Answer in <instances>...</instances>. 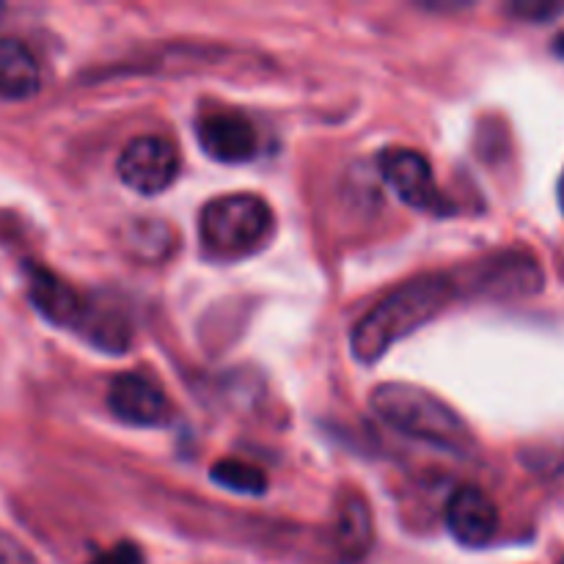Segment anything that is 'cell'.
I'll list each match as a JSON object with an SVG mask.
<instances>
[{"instance_id":"obj_1","label":"cell","mask_w":564,"mask_h":564,"mask_svg":"<svg viewBox=\"0 0 564 564\" xmlns=\"http://www.w3.org/2000/svg\"><path fill=\"white\" fill-rule=\"evenodd\" d=\"M457 281L446 273H422L386 295L350 334L356 361L378 364L397 341L433 323L457 297Z\"/></svg>"},{"instance_id":"obj_2","label":"cell","mask_w":564,"mask_h":564,"mask_svg":"<svg viewBox=\"0 0 564 564\" xmlns=\"http://www.w3.org/2000/svg\"><path fill=\"white\" fill-rule=\"evenodd\" d=\"M369 408L378 413L380 422L405 438L422 441V444L460 457L477 452V438L466 419L449 402L422 386L380 383L369 394Z\"/></svg>"},{"instance_id":"obj_3","label":"cell","mask_w":564,"mask_h":564,"mask_svg":"<svg viewBox=\"0 0 564 564\" xmlns=\"http://www.w3.org/2000/svg\"><path fill=\"white\" fill-rule=\"evenodd\" d=\"M275 229L270 204L257 193H229L213 198L198 215V237L213 259H242L257 253Z\"/></svg>"},{"instance_id":"obj_4","label":"cell","mask_w":564,"mask_h":564,"mask_svg":"<svg viewBox=\"0 0 564 564\" xmlns=\"http://www.w3.org/2000/svg\"><path fill=\"white\" fill-rule=\"evenodd\" d=\"M380 174L386 185L397 193L402 204L430 215L455 213L449 198L435 185V174L430 160L416 149L394 147L380 154Z\"/></svg>"},{"instance_id":"obj_5","label":"cell","mask_w":564,"mask_h":564,"mask_svg":"<svg viewBox=\"0 0 564 564\" xmlns=\"http://www.w3.org/2000/svg\"><path fill=\"white\" fill-rule=\"evenodd\" d=\"M121 185L130 191L141 193V196H158L165 193L176 182L180 174V152L174 143L163 135H138L121 149L119 163Z\"/></svg>"},{"instance_id":"obj_6","label":"cell","mask_w":564,"mask_h":564,"mask_svg":"<svg viewBox=\"0 0 564 564\" xmlns=\"http://www.w3.org/2000/svg\"><path fill=\"white\" fill-rule=\"evenodd\" d=\"M108 408L132 427H163L171 419V402L158 380L138 372H121L110 380Z\"/></svg>"},{"instance_id":"obj_7","label":"cell","mask_w":564,"mask_h":564,"mask_svg":"<svg viewBox=\"0 0 564 564\" xmlns=\"http://www.w3.org/2000/svg\"><path fill=\"white\" fill-rule=\"evenodd\" d=\"M198 147L218 163H248L259 154V132L246 113L237 110H213L196 124Z\"/></svg>"},{"instance_id":"obj_8","label":"cell","mask_w":564,"mask_h":564,"mask_svg":"<svg viewBox=\"0 0 564 564\" xmlns=\"http://www.w3.org/2000/svg\"><path fill=\"white\" fill-rule=\"evenodd\" d=\"M25 275L28 297L36 306V312L47 323L80 334L83 323L88 317V308H91V297H83L69 281H64L58 273L44 268V264H25Z\"/></svg>"},{"instance_id":"obj_9","label":"cell","mask_w":564,"mask_h":564,"mask_svg":"<svg viewBox=\"0 0 564 564\" xmlns=\"http://www.w3.org/2000/svg\"><path fill=\"white\" fill-rule=\"evenodd\" d=\"M543 270L538 259L523 251H507L477 268L471 290L485 297H529L543 290Z\"/></svg>"},{"instance_id":"obj_10","label":"cell","mask_w":564,"mask_h":564,"mask_svg":"<svg viewBox=\"0 0 564 564\" xmlns=\"http://www.w3.org/2000/svg\"><path fill=\"white\" fill-rule=\"evenodd\" d=\"M446 527L460 545L482 549L499 532V507L482 488L466 485L446 505Z\"/></svg>"},{"instance_id":"obj_11","label":"cell","mask_w":564,"mask_h":564,"mask_svg":"<svg viewBox=\"0 0 564 564\" xmlns=\"http://www.w3.org/2000/svg\"><path fill=\"white\" fill-rule=\"evenodd\" d=\"M42 86L36 58L20 39L0 36V97L31 99Z\"/></svg>"},{"instance_id":"obj_12","label":"cell","mask_w":564,"mask_h":564,"mask_svg":"<svg viewBox=\"0 0 564 564\" xmlns=\"http://www.w3.org/2000/svg\"><path fill=\"white\" fill-rule=\"evenodd\" d=\"M336 545H339L345 560H358L367 554L372 545V516L364 499L352 496L345 507L339 510V521H336Z\"/></svg>"},{"instance_id":"obj_13","label":"cell","mask_w":564,"mask_h":564,"mask_svg":"<svg viewBox=\"0 0 564 564\" xmlns=\"http://www.w3.org/2000/svg\"><path fill=\"white\" fill-rule=\"evenodd\" d=\"M209 477H213L215 485H220L224 490H231V494L262 496L268 490V477H264L262 468L251 466V463L220 460L215 463Z\"/></svg>"},{"instance_id":"obj_14","label":"cell","mask_w":564,"mask_h":564,"mask_svg":"<svg viewBox=\"0 0 564 564\" xmlns=\"http://www.w3.org/2000/svg\"><path fill=\"white\" fill-rule=\"evenodd\" d=\"M0 564H39L17 538L0 529Z\"/></svg>"},{"instance_id":"obj_15","label":"cell","mask_w":564,"mask_h":564,"mask_svg":"<svg viewBox=\"0 0 564 564\" xmlns=\"http://www.w3.org/2000/svg\"><path fill=\"white\" fill-rule=\"evenodd\" d=\"M91 564H143V554L138 551V545L119 543L110 551H105V554H99Z\"/></svg>"},{"instance_id":"obj_16","label":"cell","mask_w":564,"mask_h":564,"mask_svg":"<svg viewBox=\"0 0 564 564\" xmlns=\"http://www.w3.org/2000/svg\"><path fill=\"white\" fill-rule=\"evenodd\" d=\"M512 14L527 17V20H551V17L562 14L564 6H554V3H518L512 6Z\"/></svg>"},{"instance_id":"obj_17","label":"cell","mask_w":564,"mask_h":564,"mask_svg":"<svg viewBox=\"0 0 564 564\" xmlns=\"http://www.w3.org/2000/svg\"><path fill=\"white\" fill-rule=\"evenodd\" d=\"M556 53H560L562 55V58H564V33H562V36L560 39H556Z\"/></svg>"},{"instance_id":"obj_18","label":"cell","mask_w":564,"mask_h":564,"mask_svg":"<svg viewBox=\"0 0 564 564\" xmlns=\"http://www.w3.org/2000/svg\"><path fill=\"white\" fill-rule=\"evenodd\" d=\"M560 207H562V213H564V174H562V180H560Z\"/></svg>"},{"instance_id":"obj_19","label":"cell","mask_w":564,"mask_h":564,"mask_svg":"<svg viewBox=\"0 0 564 564\" xmlns=\"http://www.w3.org/2000/svg\"><path fill=\"white\" fill-rule=\"evenodd\" d=\"M3 11H6V6H3V3H0V17H3Z\"/></svg>"},{"instance_id":"obj_20","label":"cell","mask_w":564,"mask_h":564,"mask_svg":"<svg viewBox=\"0 0 564 564\" xmlns=\"http://www.w3.org/2000/svg\"><path fill=\"white\" fill-rule=\"evenodd\" d=\"M560 564H564V556H562V562H560Z\"/></svg>"}]
</instances>
